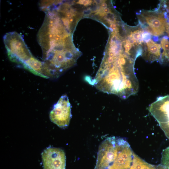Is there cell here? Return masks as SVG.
Wrapping results in <instances>:
<instances>
[{
  "instance_id": "5",
  "label": "cell",
  "mask_w": 169,
  "mask_h": 169,
  "mask_svg": "<svg viewBox=\"0 0 169 169\" xmlns=\"http://www.w3.org/2000/svg\"><path fill=\"white\" fill-rule=\"evenodd\" d=\"M148 110L160 126L169 125V95L157 98Z\"/></svg>"
},
{
  "instance_id": "11",
  "label": "cell",
  "mask_w": 169,
  "mask_h": 169,
  "mask_svg": "<svg viewBox=\"0 0 169 169\" xmlns=\"http://www.w3.org/2000/svg\"><path fill=\"white\" fill-rule=\"evenodd\" d=\"M166 136L169 139V125L161 127Z\"/></svg>"
},
{
  "instance_id": "16",
  "label": "cell",
  "mask_w": 169,
  "mask_h": 169,
  "mask_svg": "<svg viewBox=\"0 0 169 169\" xmlns=\"http://www.w3.org/2000/svg\"><path fill=\"white\" fill-rule=\"evenodd\" d=\"M104 12L105 13H108L110 12V9L108 8H106L104 9Z\"/></svg>"
},
{
  "instance_id": "4",
  "label": "cell",
  "mask_w": 169,
  "mask_h": 169,
  "mask_svg": "<svg viewBox=\"0 0 169 169\" xmlns=\"http://www.w3.org/2000/svg\"><path fill=\"white\" fill-rule=\"evenodd\" d=\"M44 169H65L66 156L59 148L49 147L42 153Z\"/></svg>"
},
{
  "instance_id": "10",
  "label": "cell",
  "mask_w": 169,
  "mask_h": 169,
  "mask_svg": "<svg viewBox=\"0 0 169 169\" xmlns=\"http://www.w3.org/2000/svg\"><path fill=\"white\" fill-rule=\"evenodd\" d=\"M143 33V32L140 29L131 32L129 37L132 42L134 44H141L143 41L142 39Z\"/></svg>"
},
{
  "instance_id": "7",
  "label": "cell",
  "mask_w": 169,
  "mask_h": 169,
  "mask_svg": "<svg viewBox=\"0 0 169 169\" xmlns=\"http://www.w3.org/2000/svg\"><path fill=\"white\" fill-rule=\"evenodd\" d=\"M147 49L143 54L144 59L150 62L161 61V54L160 44L155 43L152 40L146 42Z\"/></svg>"
},
{
  "instance_id": "6",
  "label": "cell",
  "mask_w": 169,
  "mask_h": 169,
  "mask_svg": "<svg viewBox=\"0 0 169 169\" xmlns=\"http://www.w3.org/2000/svg\"><path fill=\"white\" fill-rule=\"evenodd\" d=\"M140 18L148 25L146 29L154 35H162L166 31L167 19L162 13L146 12Z\"/></svg>"
},
{
  "instance_id": "17",
  "label": "cell",
  "mask_w": 169,
  "mask_h": 169,
  "mask_svg": "<svg viewBox=\"0 0 169 169\" xmlns=\"http://www.w3.org/2000/svg\"><path fill=\"white\" fill-rule=\"evenodd\" d=\"M68 20L69 24L72 23L74 21V18L73 17L68 19Z\"/></svg>"
},
{
  "instance_id": "8",
  "label": "cell",
  "mask_w": 169,
  "mask_h": 169,
  "mask_svg": "<svg viewBox=\"0 0 169 169\" xmlns=\"http://www.w3.org/2000/svg\"><path fill=\"white\" fill-rule=\"evenodd\" d=\"M130 169H156L155 166L143 161L134 154Z\"/></svg>"
},
{
  "instance_id": "3",
  "label": "cell",
  "mask_w": 169,
  "mask_h": 169,
  "mask_svg": "<svg viewBox=\"0 0 169 169\" xmlns=\"http://www.w3.org/2000/svg\"><path fill=\"white\" fill-rule=\"evenodd\" d=\"M71 106L66 95L61 96L54 106L49 117L52 122L62 128L68 126L71 117Z\"/></svg>"
},
{
  "instance_id": "15",
  "label": "cell",
  "mask_w": 169,
  "mask_h": 169,
  "mask_svg": "<svg viewBox=\"0 0 169 169\" xmlns=\"http://www.w3.org/2000/svg\"><path fill=\"white\" fill-rule=\"evenodd\" d=\"M166 31L167 32L168 36L169 37V23L166 26Z\"/></svg>"
},
{
  "instance_id": "2",
  "label": "cell",
  "mask_w": 169,
  "mask_h": 169,
  "mask_svg": "<svg viewBox=\"0 0 169 169\" xmlns=\"http://www.w3.org/2000/svg\"><path fill=\"white\" fill-rule=\"evenodd\" d=\"M134 153L128 142L121 138L116 156L112 162L96 165L94 169H128L130 168Z\"/></svg>"
},
{
  "instance_id": "9",
  "label": "cell",
  "mask_w": 169,
  "mask_h": 169,
  "mask_svg": "<svg viewBox=\"0 0 169 169\" xmlns=\"http://www.w3.org/2000/svg\"><path fill=\"white\" fill-rule=\"evenodd\" d=\"M161 46L163 52L161 54V63H169V41L166 37L161 40Z\"/></svg>"
},
{
  "instance_id": "14",
  "label": "cell",
  "mask_w": 169,
  "mask_h": 169,
  "mask_svg": "<svg viewBox=\"0 0 169 169\" xmlns=\"http://www.w3.org/2000/svg\"><path fill=\"white\" fill-rule=\"evenodd\" d=\"M107 5L106 3L104 2L102 3L101 7L103 9H105L107 8Z\"/></svg>"
},
{
  "instance_id": "1",
  "label": "cell",
  "mask_w": 169,
  "mask_h": 169,
  "mask_svg": "<svg viewBox=\"0 0 169 169\" xmlns=\"http://www.w3.org/2000/svg\"><path fill=\"white\" fill-rule=\"evenodd\" d=\"M3 42L12 61L23 65L33 57L23 37L17 32L7 33L3 37Z\"/></svg>"
},
{
  "instance_id": "13",
  "label": "cell",
  "mask_w": 169,
  "mask_h": 169,
  "mask_svg": "<svg viewBox=\"0 0 169 169\" xmlns=\"http://www.w3.org/2000/svg\"><path fill=\"white\" fill-rule=\"evenodd\" d=\"M110 28L113 30H115L117 29L116 25L114 23H111L110 25Z\"/></svg>"
},
{
  "instance_id": "12",
  "label": "cell",
  "mask_w": 169,
  "mask_h": 169,
  "mask_svg": "<svg viewBox=\"0 0 169 169\" xmlns=\"http://www.w3.org/2000/svg\"><path fill=\"white\" fill-rule=\"evenodd\" d=\"M90 1L87 0H79L78 3L80 4H83L85 5H87L89 4Z\"/></svg>"
}]
</instances>
